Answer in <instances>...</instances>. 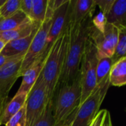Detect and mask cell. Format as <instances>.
<instances>
[{
    "mask_svg": "<svg viewBox=\"0 0 126 126\" xmlns=\"http://www.w3.org/2000/svg\"><path fill=\"white\" fill-rule=\"evenodd\" d=\"M92 18H87L79 25H68L69 38L59 87L71 83L79 75L82 56L92 27Z\"/></svg>",
    "mask_w": 126,
    "mask_h": 126,
    "instance_id": "obj_1",
    "label": "cell"
},
{
    "mask_svg": "<svg viewBox=\"0 0 126 126\" xmlns=\"http://www.w3.org/2000/svg\"><path fill=\"white\" fill-rule=\"evenodd\" d=\"M69 38L68 27L65 32L56 41L50 48L45 61L41 72V77L45 83L49 102L53 103L56 92L59 86L63 71L65 58L66 55Z\"/></svg>",
    "mask_w": 126,
    "mask_h": 126,
    "instance_id": "obj_2",
    "label": "cell"
},
{
    "mask_svg": "<svg viewBox=\"0 0 126 126\" xmlns=\"http://www.w3.org/2000/svg\"><path fill=\"white\" fill-rule=\"evenodd\" d=\"M80 75L70 84L60 86L55 102H53L54 126H63L71 123L80 102Z\"/></svg>",
    "mask_w": 126,
    "mask_h": 126,
    "instance_id": "obj_3",
    "label": "cell"
},
{
    "mask_svg": "<svg viewBox=\"0 0 126 126\" xmlns=\"http://www.w3.org/2000/svg\"><path fill=\"white\" fill-rule=\"evenodd\" d=\"M111 86L109 78L97 85L92 93L79 106L70 126H89L98 112Z\"/></svg>",
    "mask_w": 126,
    "mask_h": 126,
    "instance_id": "obj_4",
    "label": "cell"
},
{
    "mask_svg": "<svg viewBox=\"0 0 126 126\" xmlns=\"http://www.w3.org/2000/svg\"><path fill=\"white\" fill-rule=\"evenodd\" d=\"M97 49L94 43L90 38H88L85 45L79 69L81 83V97L79 105L87 99L97 86Z\"/></svg>",
    "mask_w": 126,
    "mask_h": 126,
    "instance_id": "obj_5",
    "label": "cell"
},
{
    "mask_svg": "<svg viewBox=\"0 0 126 126\" xmlns=\"http://www.w3.org/2000/svg\"><path fill=\"white\" fill-rule=\"evenodd\" d=\"M48 103L45 85L40 75L27 94L25 105V126H33L36 124L45 111Z\"/></svg>",
    "mask_w": 126,
    "mask_h": 126,
    "instance_id": "obj_6",
    "label": "cell"
},
{
    "mask_svg": "<svg viewBox=\"0 0 126 126\" xmlns=\"http://www.w3.org/2000/svg\"><path fill=\"white\" fill-rule=\"evenodd\" d=\"M53 12L54 11L53 9L48 4L45 19L42 23H41L28 50L25 55L20 69V77H22L25 70L28 69L36 61V60L44 53Z\"/></svg>",
    "mask_w": 126,
    "mask_h": 126,
    "instance_id": "obj_7",
    "label": "cell"
},
{
    "mask_svg": "<svg viewBox=\"0 0 126 126\" xmlns=\"http://www.w3.org/2000/svg\"><path fill=\"white\" fill-rule=\"evenodd\" d=\"M118 27L114 24L107 23L103 33L97 30L92 24L89 38L97 49L98 59L113 57L118 41Z\"/></svg>",
    "mask_w": 126,
    "mask_h": 126,
    "instance_id": "obj_8",
    "label": "cell"
},
{
    "mask_svg": "<svg viewBox=\"0 0 126 126\" xmlns=\"http://www.w3.org/2000/svg\"><path fill=\"white\" fill-rule=\"evenodd\" d=\"M25 55L15 56L0 68V100H5L16 80L20 77V69Z\"/></svg>",
    "mask_w": 126,
    "mask_h": 126,
    "instance_id": "obj_9",
    "label": "cell"
},
{
    "mask_svg": "<svg viewBox=\"0 0 126 126\" xmlns=\"http://www.w3.org/2000/svg\"><path fill=\"white\" fill-rule=\"evenodd\" d=\"M69 6L70 0H67L62 6H60L53 12L51 24L47 37L45 49L42 54L46 57L53 44L65 32L67 28Z\"/></svg>",
    "mask_w": 126,
    "mask_h": 126,
    "instance_id": "obj_10",
    "label": "cell"
},
{
    "mask_svg": "<svg viewBox=\"0 0 126 126\" xmlns=\"http://www.w3.org/2000/svg\"><path fill=\"white\" fill-rule=\"evenodd\" d=\"M96 7L95 0H70L68 25H79L87 18L93 17Z\"/></svg>",
    "mask_w": 126,
    "mask_h": 126,
    "instance_id": "obj_11",
    "label": "cell"
},
{
    "mask_svg": "<svg viewBox=\"0 0 126 126\" xmlns=\"http://www.w3.org/2000/svg\"><path fill=\"white\" fill-rule=\"evenodd\" d=\"M46 56L42 55L39 57L36 61L25 70L22 77V81L18 90V93L28 94L32 87L36 82L37 79L41 75L42 71Z\"/></svg>",
    "mask_w": 126,
    "mask_h": 126,
    "instance_id": "obj_12",
    "label": "cell"
},
{
    "mask_svg": "<svg viewBox=\"0 0 126 126\" xmlns=\"http://www.w3.org/2000/svg\"><path fill=\"white\" fill-rule=\"evenodd\" d=\"M40 25L33 30L30 35L27 37L16 39L6 43L1 54L7 57H15L21 55H25L28 50L30 44L39 29Z\"/></svg>",
    "mask_w": 126,
    "mask_h": 126,
    "instance_id": "obj_13",
    "label": "cell"
},
{
    "mask_svg": "<svg viewBox=\"0 0 126 126\" xmlns=\"http://www.w3.org/2000/svg\"><path fill=\"white\" fill-rule=\"evenodd\" d=\"M27 94L26 93H16L13 99L7 103L0 112V126L6 125L7 122L25 105Z\"/></svg>",
    "mask_w": 126,
    "mask_h": 126,
    "instance_id": "obj_14",
    "label": "cell"
},
{
    "mask_svg": "<svg viewBox=\"0 0 126 126\" xmlns=\"http://www.w3.org/2000/svg\"><path fill=\"white\" fill-rule=\"evenodd\" d=\"M40 24L41 23L30 21L14 30L0 32V40L7 43L11 41L27 37L30 35L33 30Z\"/></svg>",
    "mask_w": 126,
    "mask_h": 126,
    "instance_id": "obj_15",
    "label": "cell"
},
{
    "mask_svg": "<svg viewBox=\"0 0 126 126\" xmlns=\"http://www.w3.org/2000/svg\"><path fill=\"white\" fill-rule=\"evenodd\" d=\"M106 19L107 23L117 27H126V0H115Z\"/></svg>",
    "mask_w": 126,
    "mask_h": 126,
    "instance_id": "obj_16",
    "label": "cell"
},
{
    "mask_svg": "<svg viewBox=\"0 0 126 126\" xmlns=\"http://www.w3.org/2000/svg\"><path fill=\"white\" fill-rule=\"evenodd\" d=\"M110 84L120 87L126 85V57L116 61L110 71Z\"/></svg>",
    "mask_w": 126,
    "mask_h": 126,
    "instance_id": "obj_17",
    "label": "cell"
},
{
    "mask_svg": "<svg viewBox=\"0 0 126 126\" xmlns=\"http://www.w3.org/2000/svg\"><path fill=\"white\" fill-rule=\"evenodd\" d=\"M30 21L31 20L23 12L19 10L10 17L0 18V32L14 30Z\"/></svg>",
    "mask_w": 126,
    "mask_h": 126,
    "instance_id": "obj_18",
    "label": "cell"
},
{
    "mask_svg": "<svg viewBox=\"0 0 126 126\" xmlns=\"http://www.w3.org/2000/svg\"><path fill=\"white\" fill-rule=\"evenodd\" d=\"M114 64L111 58H103L98 59L97 66V85L101 83L109 78L111 69Z\"/></svg>",
    "mask_w": 126,
    "mask_h": 126,
    "instance_id": "obj_19",
    "label": "cell"
},
{
    "mask_svg": "<svg viewBox=\"0 0 126 126\" xmlns=\"http://www.w3.org/2000/svg\"><path fill=\"white\" fill-rule=\"evenodd\" d=\"M48 0H33V9L30 19L33 21L42 23L46 17Z\"/></svg>",
    "mask_w": 126,
    "mask_h": 126,
    "instance_id": "obj_20",
    "label": "cell"
},
{
    "mask_svg": "<svg viewBox=\"0 0 126 126\" xmlns=\"http://www.w3.org/2000/svg\"><path fill=\"white\" fill-rule=\"evenodd\" d=\"M118 41L113 57L111 58L114 63L118 60L126 57V27H118Z\"/></svg>",
    "mask_w": 126,
    "mask_h": 126,
    "instance_id": "obj_21",
    "label": "cell"
},
{
    "mask_svg": "<svg viewBox=\"0 0 126 126\" xmlns=\"http://www.w3.org/2000/svg\"><path fill=\"white\" fill-rule=\"evenodd\" d=\"M20 3L21 0H7L0 7V18H6L13 16L20 10Z\"/></svg>",
    "mask_w": 126,
    "mask_h": 126,
    "instance_id": "obj_22",
    "label": "cell"
},
{
    "mask_svg": "<svg viewBox=\"0 0 126 126\" xmlns=\"http://www.w3.org/2000/svg\"><path fill=\"white\" fill-rule=\"evenodd\" d=\"M53 110V103L49 102L42 115L33 126H54Z\"/></svg>",
    "mask_w": 126,
    "mask_h": 126,
    "instance_id": "obj_23",
    "label": "cell"
},
{
    "mask_svg": "<svg viewBox=\"0 0 126 126\" xmlns=\"http://www.w3.org/2000/svg\"><path fill=\"white\" fill-rule=\"evenodd\" d=\"M25 124H26V116H25V107L24 106L7 122L5 126H25Z\"/></svg>",
    "mask_w": 126,
    "mask_h": 126,
    "instance_id": "obj_24",
    "label": "cell"
},
{
    "mask_svg": "<svg viewBox=\"0 0 126 126\" xmlns=\"http://www.w3.org/2000/svg\"><path fill=\"white\" fill-rule=\"evenodd\" d=\"M91 21H92L93 26L97 30H99L102 33L104 32L105 25L107 24V19H106L105 16L102 12H100L94 17H93Z\"/></svg>",
    "mask_w": 126,
    "mask_h": 126,
    "instance_id": "obj_25",
    "label": "cell"
},
{
    "mask_svg": "<svg viewBox=\"0 0 126 126\" xmlns=\"http://www.w3.org/2000/svg\"><path fill=\"white\" fill-rule=\"evenodd\" d=\"M114 1L115 0H95L96 5L100 7V12H102L105 17L111 10Z\"/></svg>",
    "mask_w": 126,
    "mask_h": 126,
    "instance_id": "obj_26",
    "label": "cell"
},
{
    "mask_svg": "<svg viewBox=\"0 0 126 126\" xmlns=\"http://www.w3.org/2000/svg\"><path fill=\"white\" fill-rule=\"evenodd\" d=\"M33 9V0H21L20 10L23 12L29 18L31 16Z\"/></svg>",
    "mask_w": 126,
    "mask_h": 126,
    "instance_id": "obj_27",
    "label": "cell"
},
{
    "mask_svg": "<svg viewBox=\"0 0 126 126\" xmlns=\"http://www.w3.org/2000/svg\"><path fill=\"white\" fill-rule=\"evenodd\" d=\"M107 112H108V110L106 109L100 110L89 126H102Z\"/></svg>",
    "mask_w": 126,
    "mask_h": 126,
    "instance_id": "obj_28",
    "label": "cell"
},
{
    "mask_svg": "<svg viewBox=\"0 0 126 126\" xmlns=\"http://www.w3.org/2000/svg\"><path fill=\"white\" fill-rule=\"evenodd\" d=\"M102 126H112V122H111V114H110V112L108 111V112L106 114V116H105V120L103 122Z\"/></svg>",
    "mask_w": 126,
    "mask_h": 126,
    "instance_id": "obj_29",
    "label": "cell"
},
{
    "mask_svg": "<svg viewBox=\"0 0 126 126\" xmlns=\"http://www.w3.org/2000/svg\"><path fill=\"white\" fill-rule=\"evenodd\" d=\"M13 58V57H7V56H5V55L0 54V68Z\"/></svg>",
    "mask_w": 126,
    "mask_h": 126,
    "instance_id": "obj_30",
    "label": "cell"
},
{
    "mask_svg": "<svg viewBox=\"0 0 126 126\" xmlns=\"http://www.w3.org/2000/svg\"><path fill=\"white\" fill-rule=\"evenodd\" d=\"M5 44H6V43H5L4 41L0 40V54H1V51H2V49H4Z\"/></svg>",
    "mask_w": 126,
    "mask_h": 126,
    "instance_id": "obj_31",
    "label": "cell"
},
{
    "mask_svg": "<svg viewBox=\"0 0 126 126\" xmlns=\"http://www.w3.org/2000/svg\"><path fill=\"white\" fill-rule=\"evenodd\" d=\"M70 126V124H69V123H67L66 125H65V126Z\"/></svg>",
    "mask_w": 126,
    "mask_h": 126,
    "instance_id": "obj_32",
    "label": "cell"
},
{
    "mask_svg": "<svg viewBox=\"0 0 126 126\" xmlns=\"http://www.w3.org/2000/svg\"><path fill=\"white\" fill-rule=\"evenodd\" d=\"M125 111H126V109H125Z\"/></svg>",
    "mask_w": 126,
    "mask_h": 126,
    "instance_id": "obj_33",
    "label": "cell"
}]
</instances>
